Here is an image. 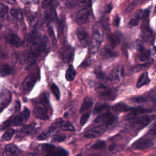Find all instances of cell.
Returning <instances> with one entry per match:
<instances>
[{
    "label": "cell",
    "mask_w": 156,
    "mask_h": 156,
    "mask_svg": "<svg viewBox=\"0 0 156 156\" xmlns=\"http://www.w3.org/2000/svg\"><path fill=\"white\" fill-rule=\"evenodd\" d=\"M107 129V127L106 126L99 124L98 126L88 130L85 132L84 135L87 138H97L104 133Z\"/></svg>",
    "instance_id": "30bf717a"
},
{
    "label": "cell",
    "mask_w": 156,
    "mask_h": 156,
    "mask_svg": "<svg viewBox=\"0 0 156 156\" xmlns=\"http://www.w3.org/2000/svg\"><path fill=\"white\" fill-rule=\"evenodd\" d=\"M76 156H82V154H79L76 155Z\"/></svg>",
    "instance_id": "9f6ffc18"
},
{
    "label": "cell",
    "mask_w": 156,
    "mask_h": 156,
    "mask_svg": "<svg viewBox=\"0 0 156 156\" xmlns=\"http://www.w3.org/2000/svg\"><path fill=\"white\" fill-rule=\"evenodd\" d=\"M106 146L105 142L104 141H98L96 143H94L91 146V148L93 149H104Z\"/></svg>",
    "instance_id": "ab89813d"
},
{
    "label": "cell",
    "mask_w": 156,
    "mask_h": 156,
    "mask_svg": "<svg viewBox=\"0 0 156 156\" xmlns=\"http://www.w3.org/2000/svg\"><path fill=\"white\" fill-rule=\"evenodd\" d=\"M100 55L103 58H110L116 57L118 55V54L113 51L110 47L104 46L100 50Z\"/></svg>",
    "instance_id": "d6986e66"
},
{
    "label": "cell",
    "mask_w": 156,
    "mask_h": 156,
    "mask_svg": "<svg viewBox=\"0 0 156 156\" xmlns=\"http://www.w3.org/2000/svg\"><path fill=\"white\" fill-rule=\"evenodd\" d=\"M149 112L150 110L149 109H146L143 108H133V109L127 115H126V118L127 119H133L140 116L142 114H145Z\"/></svg>",
    "instance_id": "ac0fdd59"
},
{
    "label": "cell",
    "mask_w": 156,
    "mask_h": 156,
    "mask_svg": "<svg viewBox=\"0 0 156 156\" xmlns=\"http://www.w3.org/2000/svg\"><path fill=\"white\" fill-rule=\"evenodd\" d=\"M154 156H156V155H154Z\"/></svg>",
    "instance_id": "680465c9"
},
{
    "label": "cell",
    "mask_w": 156,
    "mask_h": 156,
    "mask_svg": "<svg viewBox=\"0 0 156 156\" xmlns=\"http://www.w3.org/2000/svg\"><path fill=\"white\" fill-rule=\"evenodd\" d=\"M30 116V111L27 108H25L23 112L16 115L13 119V125L15 126H21L25 123Z\"/></svg>",
    "instance_id": "4fadbf2b"
},
{
    "label": "cell",
    "mask_w": 156,
    "mask_h": 156,
    "mask_svg": "<svg viewBox=\"0 0 156 156\" xmlns=\"http://www.w3.org/2000/svg\"><path fill=\"white\" fill-rule=\"evenodd\" d=\"M38 148H40V150H41L47 153H49V152L52 151L55 147L52 144H41L40 147H38Z\"/></svg>",
    "instance_id": "d590c367"
},
{
    "label": "cell",
    "mask_w": 156,
    "mask_h": 156,
    "mask_svg": "<svg viewBox=\"0 0 156 156\" xmlns=\"http://www.w3.org/2000/svg\"><path fill=\"white\" fill-rule=\"evenodd\" d=\"M77 37L80 44L82 46L85 47L89 44L90 41V36L88 35V33L83 29L79 28L77 29Z\"/></svg>",
    "instance_id": "5bb4252c"
},
{
    "label": "cell",
    "mask_w": 156,
    "mask_h": 156,
    "mask_svg": "<svg viewBox=\"0 0 156 156\" xmlns=\"http://www.w3.org/2000/svg\"><path fill=\"white\" fill-rule=\"evenodd\" d=\"M65 138H66V136L65 135H63V134H61V133L55 134L52 137V141L55 142V143H60V142H62V141H64Z\"/></svg>",
    "instance_id": "60d3db41"
},
{
    "label": "cell",
    "mask_w": 156,
    "mask_h": 156,
    "mask_svg": "<svg viewBox=\"0 0 156 156\" xmlns=\"http://www.w3.org/2000/svg\"><path fill=\"white\" fill-rule=\"evenodd\" d=\"M15 133V130L13 129H7L2 135V138L5 141H9L12 139Z\"/></svg>",
    "instance_id": "4dcf8cb0"
},
{
    "label": "cell",
    "mask_w": 156,
    "mask_h": 156,
    "mask_svg": "<svg viewBox=\"0 0 156 156\" xmlns=\"http://www.w3.org/2000/svg\"><path fill=\"white\" fill-rule=\"evenodd\" d=\"M132 102H134V103H136V104H141L143 102H145L146 101H148V98L145 97V96H137V97H135V98H132L130 99Z\"/></svg>",
    "instance_id": "f35d334b"
},
{
    "label": "cell",
    "mask_w": 156,
    "mask_h": 156,
    "mask_svg": "<svg viewBox=\"0 0 156 156\" xmlns=\"http://www.w3.org/2000/svg\"><path fill=\"white\" fill-rule=\"evenodd\" d=\"M1 1H2L9 4H15L16 3V0H1Z\"/></svg>",
    "instance_id": "816d5d0a"
},
{
    "label": "cell",
    "mask_w": 156,
    "mask_h": 156,
    "mask_svg": "<svg viewBox=\"0 0 156 156\" xmlns=\"http://www.w3.org/2000/svg\"><path fill=\"white\" fill-rule=\"evenodd\" d=\"M21 1L26 4H36L39 2L40 0H21Z\"/></svg>",
    "instance_id": "c3c4849f"
},
{
    "label": "cell",
    "mask_w": 156,
    "mask_h": 156,
    "mask_svg": "<svg viewBox=\"0 0 156 156\" xmlns=\"http://www.w3.org/2000/svg\"><path fill=\"white\" fill-rule=\"evenodd\" d=\"M60 127L63 130H66V131H74L75 130L74 126L69 122H63V121Z\"/></svg>",
    "instance_id": "8d00e7d4"
},
{
    "label": "cell",
    "mask_w": 156,
    "mask_h": 156,
    "mask_svg": "<svg viewBox=\"0 0 156 156\" xmlns=\"http://www.w3.org/2000/svg\"><path fill=\"white\" fill-rule=\"evenodd\" d=\"M48 43V39L46 36L40 37L37 35L30 43V47L27 60L29 65L35 62L37 58L46 49Z\"/></svg>",
    "instance_id": "6da1fadb"
},
{
    "label": "cell",
    "mask_w": 156,
    "mask_h": 156,
    "mask_svg": "<svg viewBox=\"0 0 156 156\" xmlns=\"http://www.w3.org/2000/svg\"><path fill=\"white\" fill-rule=\"evenodd\" d=\"M51 90L52 91V93L54 95L55 98L57 100H59L60 97V90H59L58 88L57 87V86L55 83H52L51 85Z\"/></svg>",
    "instance_id": "74e56055"
},
{
    "label": "cell",
    "mask_w": 156,
    "mask_h": 156,
    "mask_svg": "<svg viewBox=\"0 0 156 156\" xmlns=\"http://www.w3.org/2000/svg\"><path fill=\"white\" fill-rule=\"evenodd\" d=\"M140 14H137L135 17L132 18L129 22V24L132 26H136L138 24L140 18Z\"/></svg>",
    "instance_id": "f6af8a7d"
},
{
    "label": "cell",
    "mask_w": 156,
    "mask_h": 156,
    "mask_svg": "<svg viewBox=\"0 0 156 156\" xmlns=\"http://www.w3.org/2000/svg\"><path fill=\"white\" fill-rule=\"evenodd\" d=\"M143 38L147 43L152 44L154 42V35L147 27H144L143 29Z\"/></svg>",
    "instance_id": "44dd1931"
},
{
    "label": "cell",
    "mask_w": 156,
    "mask_h": 156,
    "mask_svg": "<svg viewBox=\"0 0 156 156\" xmlns=\"http://www.w3.org/2000/svg\"><path fill=\"white\" fill-rule=\"evenodd\" d=\"M117 120L116 116L109 112H105L98 116L94 121V123L105 125L107 127L114 124Z\"/></svg>",
    "instance_id": "8992f818"
},
{
    "label": "cell",
    "mask_w": 156,
    "mask_h": 156,
    "mask_svg": "<svg viewBox=\"0 0 156 156\" xmlns=\"http://www.w3.org/2000/svg\"><path fill=\"white\" fill-rule=\"evenodd\" d=\"M10 14L13 16L15 17V18H16L19 21H22L23 20V14L22 13L18 10L17 9H12L10 11Z\"/></svg>",
    "instance_id": "e575fe53"
},
{
    "label": "cell",
    "mask_w": 156,
    "mask_h": 156,
    "mask_svg": "<svg viewBox=\"0 0 156 156\" xmlns=\"http://www.w3.org/2000/svg\"><path fill=\"white\" fill-rule=\"evenodd\" d=\"M9 9L8 7L4 4L0 2V18L6 19L8 18Z\"/></svg>",
    "instance_id": "f546056e"
},
{
    "label": "cell",
    "mask_w": 156,
    "mask_h": 156,
    "mask_svg": "<svg viewBox=\"0 0 156 156\" xmlns=\"http://www.w3.org/2000/svg\"><path fill=\"white\" fill-rule=\"evenodd\" d=\"M149 134L153 136H156V122L151 127L149 131Z\"/></svg>",
    "instance_id": "bcb514c9"
},
{
    "label": "cell",
    "mask_w": 156,
    "mask_h": 156,
    "mask_svg": "<svg viewBox=\"0 0 156 156\" xmlns=\"http://www.w3.org/2000/svg\"><path fill=\"white\" fill-rule=\"evenodd\" d=\"M149 98L152 101H153L154 102H156V90L152 91L149 93Z\"/></svg>",
    "instance_id": "7dc6e473"
},
{
    "label": "cell",
    "mask_w": 156,
    "mask_h": 156,
    "mask_svg": "<svg viewBox=\"0 0 156 156\" xmlns=\"http://www.w3.org/2000/svg\"><path fill=\"white\" fill-rule=\"evenodd\" d=\"M112 4H108L107 6L105 7V12H107V13H109V12H111V10H112Z\"/></svg>",
    "instance_id": "f907efd6"
},
{
    "label": "cell",
    "mask_w": 156,
    "mask_h": 156,
    "mask_svg": "<svg viewBox=\"0 0 156 156\" xmlns=\"http://www.w3.org/2000/svg\"><path fill=\"white\" fill-rule=\"evenodd\" d=\"M154 118V116H140L133 119H128L129 121L124 124V127L126 129H128L133 132H138L150 124Z\"/></svg>",
    "instance_id": "3957f363"
},
{
    "label": "cell",
    "mask_w": 156,
    "mask_h": 156,
    "mask_svg": "<svg viewBox=\"0 0 156 156\" xmlns=\"http://www.w3.org/2000/svg\"><path fill=\"white\" fill-rule=\"evenodd\" d=\"M108 40H109L110 45L113 48L116 47L118 45V44L119 43V37L117 35H115V34L110 35L108 37Z\"/></svg>",
    "instance_id": "836d02e7"
},
{
    "label": "cell",
    "mask_w": 156,
    "mask_h": 156,
    "mask_svg": "<svg viewBox=\"0 0 156 156\" xmlns=\"http://www.w3.org/2000/svg\"><path fill=\"white\" fill-rule=\"evenodd\" d=\"M73 55H74L73 49L71 48H68L64 52V55H63L64 60L66 62H69L70 61L72 60L73 58Z\"/></svg>",
    "instance_id": "1f68e13d"
},
{
    "label": "cell",
    "mask_w": 156,
    "mask_h": 156,
    "mask_svg": "<svg viewBox=\"0 0 156 156\" xmlns=\"http://www.w3.org/2000/svg\"><path fill=\"white\" fill-rule=\"evenodd\" d=\"M12 123V119H9L6 121H5L4 122H3L2 123H1L0 124V129L1 130H5L6 129H7Z\"/></svg>",
    "instance_id": "ee69618b"
},
{
    "label": "cell",
    "mask_w": 156,
    "mask_h": 156,
    "mask_svg": "<svg viewBox=\"0 0 156 156\" xmlns=\"http://www.w3.org/2000/svg\"><path fill=\"white\" fill-rule=\"evenodd\" d=\"M104 36V32L101 27L99 25L94 26L89 43V51L91 54H95L98 52L103 41Z\"/></svg>",
    "instance_id": "277c9868"
},
{
    "label": "cell",
    "mask_w": 156,
    "mask_h": 156,
    "mask_svg": "<svg viewBox=\"0 0 156 156\" xmlns=\"http://www.w3.org/2000/svg\"><path fill=\"white\" fill-rule=\"evenodd\" d=\"M37 77L35 74L32 73L29 74L23 81L21 85V88L24 93H27L31 91V90L34 87Z\"/></svg>",
    "instance_id": "9c48e42d"
},
{
    "label": "cell",
    "mask_w": 156,
    "mask_h": 156,
    "mask_svg": "<svg viewBox=\"0 0 156 156\" xmlns=\"http://www.w3.org/2000/svg\"><path fill=\"white\" fill-rule=\"evenodd\" d=\"M46 156H68V152L66 151L62 148H55L51 152L48 153Z\"/></svg>",
    "instance_id": "4316f807"
},
{
    "label": "cell",
    "mask_w": 156,
    "mask_h": 156,
    "mask_svg": "<svg viewBox=\"0 0 156 156\" xmlns=\"http://www.w3.org/2000/svg\"><path fill=\"white\" fill-rule=\"evenodd\" d=\"M34 106V113L36 118L41 120H47L49 118V103L46 93L41 94L35 99Z\"/></svg>",
    "instance_id": "7a4b0ae2"
},
{
    "label": "cell",
    "mask_w": 156,
    "mask_h": 156,
    "mask_svg": "<svg viewBox=\"0 0 156 156\" xmlns=\"http://www.w3.org/2000/svg\"><path fill=\"white\" fill-rule=\"evenodd\" d=\"M108 108H109V106L107 104H98L94 107L93 113L94 114H98V113H100L105 110H107V109Z\"/></svg>",
    "instance_id": "d6a6232c"
},
{
    "label": "cell",
    "mask_w": 156,
    "mask_h": 156,
    "mask_svg": "<svg viewBox=\"0 0 156 156\" xmlns=\"http://www.w3.org/2000/svg\"><path fill=\"white\" fill-rule=\"evenodd\" d=\"M155 112H156V110H155Z\"/></svg>",
    "instance_id": "91938a15"
},
{
    "label": "cell",
    "mask_w": 156,
    "mask_h": 156,
    "mask_svg": "<svg viewBox=\"0 0 156 156\" xmlns=\"http://www.w3.org/2000/svg\"><path fill=\"white\" fill-rule=\"evenodd\" d=\"M11 98V93L9 90H2L0 93V105L4 108L10 102Z\"/></svg>",
    "instance_id": "e0dca14e"
},
{
    "label": "cell",
    "mask_w": 156,
    "mask_h": 156,
    "mask_svg": "<svg viewBox=\"0 0 156 156\" xmlns=\"http://www.w3.org/2000/svg\"><path fill=\"white\" fill-rule=\"evenodd\" d=\"M92 106H93V101H92L91 99L89 97H86L84 99V100L82 102V104L80 107V113H83V112H85L86 110H88L89 108H91Z\"/></svg>",
    "instance_id": "d4e9b609"
},
{
    "label": "cell",
    "mask_w": 156,
    "mask_h": 156,
    "mask_svg": "<svg viewBox=\"0 0 156 156\" xmlns=\"http://www.w3.org/2000/svg\"><path fill=\"white\" fill-rule=\"evenodd\" d=\"M124 77V68L121 66H116L112 69L108 76V80L113 85L119 83Z\"/></svg>",
    "instance_id": "52a82bcc"
},
{
    "label": "cell",
    "mask_w": 156,
    "mask_h": 156,
    "mask_svg": "<svg viewBox=\"0 0 156 156\" xmlns=\"http://www.w3.org/2000/svg\"><path fill=\"white\" fill-rule=\"evenodd\" d=\"M35 123L34 122H32L23 126L19 131L18 133V136L22 138L28 135L34 130V129L35 128Z\"/></svg>",
    "instance_id": "ffe728a7"
},
{
    "label": "cell",
    "mask_w": 156,
    "mask_h": 156,
    "mask_svg": "<svg viewBox=\"0 0 156 156\" xmlns=\"http://www.w3.org/2000/svg\"><path fill=\"white\" fill-rule=\"evenodd\" d=\"M119 21H120V18L118 17V16H116L115 20H114V23L116 26H118L119 25Z\"/></svg>",
    "instance_id": "f5cc1de1"
},
{
    "label": "cell",
    "mask_w": 156,
    "mask_h": 156,
    "mask_svg": "<svg viewBox=\"0 0 156 156\" xmlns=\"http://www.w3.org/2000/svg\"><path fill=\"white\" fill-rule=\"evenodd\" d=\"M152 60H151L150 61H148L144 63L139 64V65H137L133 66L132 68V70L133 72H138V71L144 70V69L147 68L152 64Z\"/></svg>",
    "instance_id": "f1b7e54d"
},
{
    "label": "cell",
    "mask_w": 156,
    "mask_h": 156,
    "mask_svg": "<svg viewBox=\"0 0 156 156\" xmlns=\"http://www.w3.org/2000/svg\"><path fill=\"white\" fill-rule=\"evenodd\" d=\"M76 76V72L72 65H70L67 69L65 74L66 79L68 81H72L74 79Z\"/></svg>",
    "instance_id": "83f0119b"
},
{
    "label": "cell",
    "mask_w": 156,
    "mask_h": 156,
    "mask_svg": "<svg viewBox=\"0 0 156 156\" xmlns=\"http://www.w3.org/2000/svg\"><path fill=\"white\" fill-rule=\"evenodd\" d=\"M90 112L85 113L82 115V116L80 118V124L81 126H83L87 122V121H88V119L90 117Z\"/></svg>",
    "instance_id": "7bdbcfd3"
},
{
    "label": "cell",
    "mask_w": 156,
    "mask_h": 156,
    "mask_svg": "<svg viewBox=\"0 0 156 156\" xmlns=\"http://www.w3.org/2000/svg\"><path fill=\"white\" fill-rule=\"evenodd\" d=\"M96 74L97 75V77L98 78H100V79H102V78H104V73L101 71V70L100 69H98V70H96Z\"/></svg>",
    "instance_id": "681fc988"
},
{
    "label": "cell",
    "mask_w": 156,
    "mask_h": 156,
    "mask_svg": "<svg viewBox=\"0 0 156 156\" xmlns=\"http://www.w3.org/2000/svg\"><path fill=\"white\" fill-rule=\"evenodd\" d=\"M56 0H44L42 4V8L43 9H48L52 7L55 4Z\"/></svg>",
    "instance_id": "b9f144b4"
},
{
    "label": "cell",
    "mask_w": 156,
    "mask_h": 156,
    "mask_svg": "<svg viewBox=\"0 0 156 156\" xmlns=\"http://www.w3.org/2000/svg\"><path fill=\"white\" fill-rule=\"evenodd\" d=\"M21 153L20 149L13 144H7L2 152V156H19Z\"/></svg>",
    "instance_id": "9a60e30c"
},
{
    "label": "cell",
    "mask_w": 156,
    "mask_h": 156,
    "mask_svg": "<svg viewBox=\"0 0 156 156\" xmlns=\"http://www.w3.org/2000/svg\"><path fill=\"white\" fill-rule=\"evenodd\" d=\"M12 71V68L8 64L0 65V76L4 77L9 75Z\"/></svg>",
    "instance_id": "484cf974"
},
{
    "label": "cell",
    "mask_w": 156,
    "mask_h": 156,
    "mask_svg": "<svg viewBox=\"0 0 156 156\" xmlns=\"http://www.w3.org/2000/svg\"><path fill=\"white\" fill-rule=\"evenodd\" d=\"M23 156H35V155L34 154H32V153H27V154H24Z\"/></svg>",
    "instance_id": "db71d44e"
},
{
    "label": "cell",
    "mask_w": 156,
    "mask_h": 156,
    "mask_svg": "<svg viewBox=\"0 0 156 156\" xmlns=\"http://www.w3.org/2000/svg\"><path fill=\"white\" fill-rule=\"evenodd\" d=\"M5 38L7 42L12 46L18 48L23 44V41L15 34L10 33L6 35Z\"/></svg>",
    "instance_id": "2e32d148"
},
{
    "label": "cell",
    "mask_w": 156,
    "mask_h": 156,
    "mask_svg": "<svg viewBox=\"0 0 156 156\" xmlns=\"http://www.w3.org/2000/svg\"><path fill=\"white\" fill-rule=\"evenodd\" d=\"M63 120L62 119H57L55 120L48 129H46L44 131L41 133L37 137L38 140H46L51 134L58 127L60 126L62 123Z\"/></svg>",
    "instance_id": "8fae6325"
},
{
    "label": "cell",
    "mask_w": 156,
    "mask_h": 156,
    "mask_svg": "<svg viewBox=\"0 0 156 156\" xmlns=\"http://www.w3.org/2000/svg\"><path fill=\"white\" fill-rule=\"evenodd\" d=\"M151 56V52L149 50H147L142 46L139 47V54H138V59L141 62L147 61Z\"/></svg>",
    "instance_id": "7402d4cb"
},
{
    "label": "cell",
    "mask_w": 156,
    "mask_h": 156,
    "mask_svg": "<svg viewBox=\"0 0 156 156\" xmlns=\"http://www.w3.org/2000/svg\"><path fill=\"white\" fill-rule=\"evenodd\" d=\"M3 109H4L3 107H1V108H0V113L3 110Z\"/></svg>",
    "instance_id": "11a10c76"
},
{
    "label": "cell",
    "mask_w": 156,
    "mask_h": 156,
    "mask_svg": "<svg viewBox=\"0 0 156 156\" xmlns=\"http://www.w3.org/2000/svg\"><path fill=\"white\" fill-rule=\"evenodd\" d=\"M154 145L153 141L149 138H141L135 141L131 147L135 150H143L150 148Z\"/></svg>",
    "instance_id": "ba28073f"
},
{
    "label": "cell",
    "mask_w": 156,
    "mask_h": 156,
    "mask_svg": "<svg viewBox=\"0 0 156 156\" xmlns=\"http://www.w3.org/2000/svg\"><path fill=\"white\" fill-rule=\"evenodd\" d=\"M98 97L104 101H113L116 98V91L108 86L99 84L96 88Z\"/></svg>",
    "instance_id": "5b68a950"
},
{
    "label": "cell",
    "mask_w": 156,
    "mask_h": 156,
    "mask_svg": "<svg viewBox=\"0 0 156 156\" xmlns=\"http://www.w3.org/2000/svg\"><path fill=\"white\" fill-rule=\"evenodd\" d=\"M89 8V7H82L76 16V21L77 23L82 24L88 22L90 16V10Z\"/></svg>",
    "instance_id": "7c38bea8"
},
{
    "label": "cell",
    "mask_w": 156,
    "mask_h": 156,
    "mask_svg": "<svg viewBox=\"0 0 156 156\" xmlns=\"http://www.w3.org/2000/svg\"><path fill=\"white\" fill-rule=\"evenodd\" d=\"M154 12H155V13H156V5H155V9H154Z\"/></svg>",
    "instance_id": "6f0895ef"
},
{
    "label": "cell",
    "mask_w": 156,
    "mask_h": 156,
    "mask_svg": "<svg viewBox=\"0 0 156 156\" xmlns=\"http://www.w3.org/2000/svg\"><path fill=\"white\" fill-rule=\"evenodd\" d=\"M112 108L114 111L117 112H126L131 111L133 109V108H132L128 106L127 104L122 102L117 103L114 106H113Z\"/></svg>",
    "instance_id": "603a6c76"
},
{
    "label": "cell",
    "mask_w": 156,
    "mask_h": 156,
    "mask_svg": "<svg viewBox=\"0 0 156 156\" xmlns=\"http://www.w3.org/2000/svg\"><path fill=\"white\" fill-rule=\"evenodd\" d=\"M150 82V79L148 77L147 72H144L138 79L136 82V87L141 88L144 85L149 84Z\"/></svg>",
    "instance_id": "cb8c5ba5"
}]
</instances>
